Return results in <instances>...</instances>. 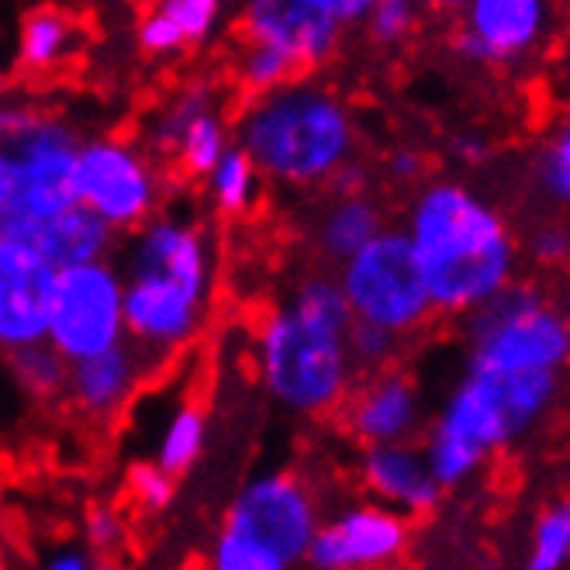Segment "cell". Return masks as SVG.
I'll use <instances>...</instances> for the list:
<instances>
[{
    "mask_svg": "<svg viewBox=\"0 0 570 570\" xmlns=\"http://www.w3.org/2000/svg\"><path fill=\"white\" fill-rule=\"evenodd\" d=\"M401 228L422 266L435 315L463 318L519 277L522 253L512 222L466 180H422Z\"/></svg>",
    "mask_w": 570,
    "mask_h": 570,
    "instance_id": "obj_1",
    "label": "cell"
},
{
    "mask_svg": "<svg viewBox=\"0 0 570 570\" xmlns=\"http://www.w3.org/2000/svg\"><path fill=\"white\" fill-rule=\"evenodd\" d=\"M125 332L153 360L187 350L208 322L218 249L212 232L190 215L156 212L136 232L121 236Z\"/></svg>",
    "mask_w": 570,
    "mask_h": 570,
    "instance_id": "obj_2",
    "label": "cell"
},
{
    "mask_svg": "<svg viewBox=\"0 0 570 570\" xmlns=\"http://www.w3.org/2000/svg\"><path fill=\"white\" fill-rule=\"evenodd\" d=\"M350 322L340 277L325 271L301 277L284 305L259 322L253 366L277 409L297 419L340 415L360 377L346 350Z\"/></svg>",
    "mask_w": 570,
    "mask_h": 570,
    "instance_id": "obj_3",
    "label": "cell"
},
{
    "mask_svg": "<svg viewBox=\"0 0 570 570\" xmlns=\"http://www.w3.org/2000/svg\"><path fill=\"white\" fill-rule=\"evenodd\" d=\"M236 139L266 184L284 190H322L360 149V128L350 100L308 73L246 97L232 118Z\"/></svg>",
    "mask_w": 570,
    "mask_h": 570,
    "instance_id": "obj_4",
    "label": "cell"
},
{
    "mask_svg": "<svg viewBox=\"0 0 570 570\" xmlns=\"http://www.w3.org/2000/svg\"><path fill=\"white\" fill-rule=\"evenodd\" d=\"M560 394V374L488 371L466 363L435 419L422 429V453L443 491L471 484L494 453L512 450L540 425Z\"/></svg>",
    "mask_w": 570,
    "mask_h": 570,
    "instance_id": "obj_5",
    "label": "cell"
},
{
    "mask_svg": "<svg viewBox=\"0 0 570 570\" xmlns=\"http://www.w3.org/2000/svg\"><path fill=\"white\" fill-rule=\"evenodd\" d=\"M322 522L318 498L291 471L253 474L228 501L225 519L208 547L215 570H287L308 557Z\"/></svg>",
    "mask_w": 570,
    "mask_h": 570,
    "instance_id": "obj_6",
    "label": "cell"
},
{
    "mask_svg": "<svg viewBox=\"0 0 570 570\" xmlns=\"http://www.w3.org/2000/svg\"><path fill=\"white\" fill-rule=\"evenodd\" d=\"M460 322L471 366L543 374L570 366V318L557 294L532 277H515Z\"/></svg>",
    "mask_w": 570,
    "mask_h": 570,
    "instance_id": "obj_7",
    "label": "cell"
},
{
    "mask_svg": "<svg viewBox=\"0 0 570 570\" xmlns=\"http://www.w3.org/2000/svg\"><path fill=\"white\" fill-rule=\"evenodd\" d=\"M340 287L353 318L384 325L409 340L432 322V301L415 249L401 225H387L377 236L340 263Z\"/></svg>",
    "mask_w": 570,
    "mask_h": 570,
    "instance_id": "obj_8",
    "label": "cell"
},
{
    "mask_svg": "<svg viewBox=\"0 0 570 570\" xmlns=\"http://www.w3.org/2000/svg\"><path fill=\"white\" fill-rule=\"evenodd\" d=\"M80 128L42 105H31V115L14 131L8 153L14 156L18 170V218L8 228L11 236L49 215L80 205V184H77V153H80Z\"/></svg>",
    "mask_w": 570,
    "mask_h": 570,
    "instance_id": "obj_9",
    "label": "cell"
},
{
    "mask_svg": "<svg viewBox=\"0 0 570 570\" xmlns=\"http://www.w3.org/2000/svg\"><path fill=\"white\" fill-rule=\"evenodd\" d=\"M77 184H80V205L105 218L118 236L136 232L163 205L159 159L142 146V139H125V136L80 139Z\"/></svg>",
    "mask_w": 570,
    "mask_h": 570,
    "instance_id": "obj_10",
    "label": "cell"
},
{
    "mask_svg": "<svg viewBox=\"0 0 570 570\" xmlns=\"http://www.w3.org/2000/svg\"><path fill=\"white\" fill-rule=\"evenodd\" d=\"M46 340L66 356L83 360L128 340L125 332V277L115 256L62 266Z\"/></svg>",
    "mask_w": 570,
    "mask_h": 570,
    "instance_id": "obj_11",
    "label": "cell"
},
{
    "mask_svg": "<svg viewBox=\"0 0 570 570\" xmlns=\"http://www.w3.org/2000/svg\"><path fill=\"white\" fill-rule=\"evenodd\" d=\"M453 52L466 66H519L540 56L557 28V0H463Z\"/></svg>",
    "mask_w": 570,
    "mask_h": 570,
    "instance_id": "obj_12",
    "label": "cell"
},
{
    "mask_svg": "<svg viewBox=\"0 0 570 570\" xmlns=\"http://www.w3.org/2000/svg\"><path fill=\"white\" fill-rule=\"evenodd\" d=\"M412 519L381 501H356L322 515L305 563L315 570H377L409 557Z\"/></svg>",
    "mask_w": 570,
    "mask_h": 570,
    "instance_id": "obj_13",
    "label": "cell"
},
{
    "mask_svg": "<svg viewBox=\"0 0 570 570\" xmlns=\"http://www.w3.org/2000/svg\"><path fill=\"white\" fill-rule=\"evenodd\" d=\"M243 39L284 52L301 73H315L340 56L346 24L335 21L318 0H243Z\"/></svg>",
    "mask_w": 570,
    "mask_h": 570,
    "instance_id": "obj_14",
    "label": "cell"
},
{
    "mask_svg": "<svg viewBox=\"0 0 570 570\" xmlns=\"http://www.w3.org/2000/svg\"><path fill=\"white\" fill-rule=\"evenodd\" d=\"M56 274L28 239L0 232V353L46 340Z\"/></svg>",
    "mask_w": 570,
    "mask_h": 570,
    "instance_id": "obj_15",
    "label": "cell"
},
{
    "mask_svg": "<svg viewBox=\"0 0 570 570\" xmlns=\"http://www.w3.org/2000/svg\"><path fill=\"white\" fill-rule=\"evenodd\" d=\"M340 415L360 446L405 443L425 429V401L405 371L384 366V371L356 377Z\"/></svg>",
    "mask_w": 570,
    "mask_h": 570,
    "instance_id": "obj_16",
    "label": "cell"
},
{
    "mask_svg": "<svg viewBox=\"0 0 570 570\" xmlns=\"http://www.w3.org/2000/svg\"><path fill=\"white\" fill-rule=\"evenodd\" d=\"M156 360L136 343H118L105 353H94L70 363L62 401L87 422H111L128 409V401L142 387Z\"/></svg>",
    "mask_w": 570,
    "mask_h": 570,
    "instance_id": "obj_17",
    "label": "cell"
},
{
    "mask_svg": "<svg viewBox=\"0 0 570 570\" xmlns=\"http://www.w3.org/2000/svg\"><path fill=\"white\" fill-rule=\"evenodd\" d=\"M360 481L381 505L422 519L432 515L443 501V484L432 478L422 446L415 440L405 443H371L360 453Z\"/></svg>",
    "mask_w": 570,
    "mask_h": 570,
    "instance_id": "obj_18",
    "label": "cell"
},
{
    "mask_svg": "<svg viewBox=\"0 0 570 570\" xmlns=\"http://www.w3.org/2000/svg\"><path fill=\"white\" fill-rule=\"evenodd\" d=\"M225 0H149L136 24V42L153 59H174L215 39Z\"/></svg>",
    "mask_w": 570,
    "mask_h": 570,
    "instance_id": "obj_19",
    "label": "cell"
},
{
    "mask_svg": "<svg viewBox=\"0 0 570 570\" xmlns=\"http://www.w3.org/2000/svg\"><path fill=\"white\" fill-rule=\"evenodd\" d=\"M21 239H28L31 246H36L56 266V271H62V266H77V263L115 256L118 243H121L118 232L100 215H94L87 205H73V208H66L59 215L31 222L21 232Z\"/></svg>",
    "mask_w": 570,
    "mask_h": 570,
    "instance_id": "obj_20",
    "label": "cell"
},
{
    "mask_svg": "<svg viewBox=\"0 0 570 570\" xmlns=\"http://www.w3.org/2000/svg\"><path fill=\"white\" fill-rule=\"evenodd\" d=\"M80 49V21L56 4L31 8L18 24L14 66L24 77H52Z\"/></svg>",
    "mask_w": 570,
    "mask_h": 570,
    "instance_id": "obj_21",
    "label": "cell"
},
{
    "mask_svg": "<svg viewBox=\"0 0 570 570\" xmlns=\"http://www.w3.org/2000/svg\"><path fill=\"white\" fill-rule=\"evenodd\" d=\"M381 228H387V212L381 200L363 190V194H332L328 205L315 218V249L322 259L340 266L356 249L371 243Z\"/></svg>",
    "mask_w": 570,
    "mask_h": 570,
    "instance_id": "obj_22",
    "label": "cell"
},
{
    "mask_svg": "<svg viewBox=\"0 0 570 570\" xmlns=\"http://www.w3.org/2000/svg\"><path fill=\"white\" fill-rule=\"evenodd\" d=\"M222 105V90L212 80H190L180 83L177 90H170L163 97V105L149 115L146 128H142V146L156 156V159H170L177 142L184 139V131L190 128V121Z\"/></svg>",
    "mask_w": 570,
    "mask_h": 570,
    "instance_id": "obj_23",
    "label": "cell"
},
{
    "mask_svg": "<svg viewBox=\"0 0 570 570\" xmlns=\"http://www.w3.org/2000/svg\"><path fill=\"white\" fill-rule=\"evenodd\" d=\"M200 180H205L208 205L222 218H246V215H253V208L259 205L263 184H266L263 174H259V166L253 163V156L239 142H232Z\"/></svg>",
    "mask_w": 570,
    "mask_h": 570,
    "instance_id": "obj_24",
    "label": "cell"
},
{
    "mask_svg": "<svg viewBox=\"0 0 570 570\" xmlns=\"http://www.w3.org/2000/svg\"><path fill=\"white\" fill-rule=\"evenodd\" d=\"M4 371H8L11 384L28 401L49 405V401H62L66 374H70V360H66L49 340H42V343L18 346V350L4 353Z\"/></svg>",
    "mask_w": 570,
    "mask_h": 570,
    "instance_id": "obj_25",
    "label": "cell"
},
{
    "mask_svg": "<svg viewBox=\"0 0 570 570\" xmlns=\"http://www.w3.org/2000/svg\"><path fill=\"white\" fill-rule=\"evenodd\" d=\"M529 184L550 208H570V108L557 115L529 159Z\"/></svg>",
    "mask_w": 570,
    "mask_h": 570,
    "instance_id": "obj_26",
    "label": "cell"
},
{
    "mask_svg": "<svg viewBox=\"0 0 570 570\" xmlns=\"http://www.w3.org/2000/svg\"><path fill=\"white\" fill-rule=\"evenodd\" d=\"M205 446H208V415L205 409H197L187 401V405L174 409L166 425L159 429L153 460L174 478H184L194 471L197 460L205 456Z\"/></svg>",
    "mask_w": 570,
    "mask_h": 570,
    "instance_id": "obj_27",
    "label": "cell"
},
{
    "mask_svg": "<svg viewBox=\"0 0 570 570\" xmlns=\"http://www.w3.org/2000/svg\"><path fill=\"white\" fill-rule=\"evenodd\" d=\"M232 142H236V139H232V118L225 115L222 105H215V108L200 111L190 121V128L184 131V139L177 142L170 163L177 166L184 177H197L200 180Z\"/></svg>",
    "mask_w": 570,
    "mask_h": 570,
    "instance_id": "obj_28",
    "label": "cell"
},
{
    "mask_svg": "<svg viewBox=\"0 0 570 570\" xmlns=\"http://www.w3.org/2000/svg\"><path fill=\"white\" fill-rule=\"evenodd\" d=\"M525 567L529 570H563V567H570V498L550 501V505L535 515Z\"/></svg>",
    "mask_w": 570,
    "mask_h": 570,
    "instance_id": "obj_29",
    "label": "cell"
},
{
    "mask_svg": "<svg viewBox=\"0 0 570 570\" xmlns=\"http://www.w3.org/2000/svg\"><path fill=\"white\" fill-rule=\"evenodd\" d=\"M297 73L301 70H297V66L284 52L263 46V42H249V39H243L236 59H232V80H236V87L246 97L274 90V87L294 80Z\"/></svg>",
    "mask_w": 570,
    "mask_h": 570,
    "instance_id": "obj_30",
    "label": "cell"
},
{
    "mask_svg": "<svg viewBox=\"0 0 570 570\" xmlns=\"http://www.w3.org/2000/svg\"><path fill=\"white\" fill-rule=\"evenodd\" d=\"M422 21V4L419 0H374L371 11L363 14L360 28L371 46L377 49H397L405 46Z\"/></svg>",
    "mask_w": 570,
    "mask_h": 570,
    "instance_id": "obj_31",
    "label": "cell"
},
{
    "mask_svg": "<svg viewBox=\"0 0 570 570\" xmlns=\"http://www.w3.org/2000/svg\"><path fill=\"white\" fill-rule=\"evenodd\" d=\"M401 335L387 332L384 325H374V322H360L353 318L350 328H346V350H350V360L356 366V374H374V371H384V366H394L397 353H401Z\"/></svg>",
    "mask_w": 570,
    "mask_h": 570,
    "instance_id": "obj_32",
    "label": "cell"
},
{
    "mask_svg": "<svg viewBox=\"0 0 570 570\" xmlns=\"http://www.w3.org/2000/svg\"><path fill=\"white\" fill-rule=\"evenodd\" d=\"M125 488H128V498L136 501V509L146 515L170 512L174 498H177V478L170 471H163L156 460L131 463L125 474Z\"/></svg>",
    "mask_w": 570,
    "mask_h": 570,
    "instance_id": "obj_33",
    "label": "cell"
},
{
    "mask_svg": "<svg viewBox=\"0 0 570 570\" xmlns=\"http://www.w3.org/2000/svg\"><path fill=\"white\" fill-rule=\"evenodd\" d=\"M519 253H522V259L532 266V271H540V274L557 271L560 274L567 256H570V225L560 222V218L535 222L525 232V239L519 243Z\"/></svg>",
    "mask_w": 570,
    "mask_h": 570,
    "instance_id": "obj_34",
    "label": "cell"
},
{
    "mask_svg": "<svg viewBox=\"0 0 570 570\" xmlns=\"http://www.w3.org/2000/svg\"><path fill=\"white\" fill-rule=\"evenodd\" d=\"M80 540L94 550V557L105 563L118 557L128 543V522L115 505H94L83 515V535Z\"/></svg>",
    "mask_w": 570,
    "mask_h": 570,
    "instance_id": "obj_35",
    "label": "cell"
},
{
    "mask_svg": "<svg viewBox=\"0 0 570 570\" xmlns=\"http://www.w3.org/2000/svg\"><path fill=\"white\" fill-rule=\"evenodd\" d=\"M381 174L397 190H415L422 180H429V159L412 146H397L384 156Z\"/></svg>",
    "mask_w": 570,
    "mask_h": 570,
    "instance_id": "obj_36",
    "label": "cell"
},
{
    "mask_svg": "<svg viewBox=\"0 0 570 570\" xmlns=\"http://www.w3.org/2000/svg\"><path fill=\"white\" fill-rule=\"evenodd\" d=\"M491 136L478 128H463V131H453L446 139V156L453 166H463V170H481L484 163H491Z\"/></svg>",
    "mask_w": 570,
    "mask_h": 570,
    "instance_id": "obj_37",
    "label": "cell"
},
{
    "mask_svg": "<svg viewBox=\"0 0 570 570\" xmlns=\"http://www.w3.org/2000/svg\"><path fill=\"white\" fill-rule=\"evenodd\" d=\"M100 560L94 557V550L83 543V540H62V543H52L49 553L42 557V567L49 570H90L97 567Z\"/></svg>",
    "mask_w": 570,
    "mask_h": 570,
    "instance_id": "obj_38",
    "label": "cell"
},
{
    "mask_svg": "<svg viewBox=\"0 0 570 570\" xmlns=\"http://www.w3.org/2000/svg\"><path fill=\"white\" fill-rule=\"evenodd\" d=\"M18 218V170L8 146H0V232H8Z\"/></svg>",
    "mask_w": 570,
    "mask_h": 570,
    "instance_id": "obj_39",
    "label": "cell"
},
{
    "mask_svg": "<svg viewBox=\"0 0 570 570\" xmlns=\"http://www.w3.org/2000/svg\"><path fill=\"white\" fill-rule=\"evenodd\" d=\"M371 184H374V170L353 156L350 163L340 166V174L328 180V190L332 194H363V190H371Z\"/></svg>",
    "mask_w": 570,
    "mask_h": 570,
    "instance_id": "obj_40",
    "label": "cell"
},
{
    "mask_svg": "<svg viewBox=\"0 0 570 570\" xmlns=\"http://www.w3.org/2000/svg\"><path fill=\"white\" fill-rule=\"evenodd\" d=\"M318 4H322L335 21H340V24H346V28H360L363 14L371 11L374 0H318Z\"/></svg>",
    "mask_w": 570,
    "mask_h": 570,
    "instance_id": "obj_41",
    "label": "cell"
},
{
    "mask_svg": "<svg viewBox=\"0 0 570 570\" xmlns=\"http://www.w3.org/2000/svg\"><path fill=\"white\" fill-rule=\"evenodd\" d=\"M557 301H560L563 315L570 318V256H567L563 271H560V291H557Z\"/></svg>",
    "mask_w": 570,
    "mask_h": 570,
    "instance_id": "obj_42",
    "label": "cell"
},
{
    "mask_svg": "<svg viewBox=\"0 0 570 570\" xmlns=\"http://www.w3.org/2000/svg\"><path fill=\"white\" fill-rule=\"evenodd\" d=\"M11 73L4 70V66H0V100H4V97H11Z\"/></svg>",
    "mask_w": 570,
    "mask_h": 570,
    "instance_id": "obj_43",
    "label": "cell"
},
{
    "mask_svg": "<svg viewBox=\"0 0 570 570\" xmlns=\"http://www.w3.org/2000/svg\"><path fill=\"white\" fill-rule=\"evenodd\" d=\"M463 0H429V8H440V11H456Z\"/></svg>",
    "mask_w": 570,
    "mask_h": 570,
    "instance_id": "obj_44",
    "label": "cell"
},
{
    "mask_svg": "<svg viewBox=\"0 0 570 570\" xmlns=\"http://www.w3.org/2000/svg\"><path fill=\"white\" fill-rule=\"evenodd\" d=\"M0 560H4V519H0Z\"/></svg>",
    "mask_w": 570,
    "mask_h": 570,
    "instance_id": "obj_45",
    "label": "cell"
},
{
    "mask_svg": "<svg viewBox=\"0 0 570 570\" xmlns=\"http://www.w3.org/2000/svg\"><path fill=\"white\" fill-rule=\"evenodd\" d=\"M419 4H422V8H429V0H419Z\"/></svg>",
    "mask_w": 570,
    "mask_h": 570,
    "instance_id": "obj_46",
    "label": "cell"
}]
</instances>
